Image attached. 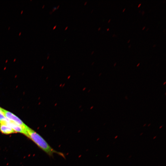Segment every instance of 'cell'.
Instances as JSON below:
<instances>
[{"label":"cell","mask_w":166,"mask_h":166,"mask_svg":"<svg viewBox=\"0 0 166 166\" xmlns=\"http://www.w3.org/2000/svg\"><path fill=\"white\" fill-rule=\"evenodd\" d=\"M10 29V27H8V29L9 30Z\"/></svg>","instance_id":"obj_33"},{"label":"cell","mask_w":166,"mask_h":166,"mask_svg":"<svg viewBox=\"0 0 166 166\" xmlns=\"http://www.w3.org/2000/svg\"><path fill=\"white\" fill-rule=\"evenodd\" d=\"M23 12V10H22V11L21 12V14H22V13Z\"/></svg>","instance_id":"obj_20"},{"label":"cell","mask_w":166,"mask_h":166,"mask_svg":"<svg viewBox=\"0 0 166 166\" xmlns=\"http://www.w3.org/2000/svg\"><path fill=\"white\" fill-rule=\"evenodd\" d=\"M162 126H163V125H161V126H160V127L159 128H160V129L162 127Z\"/></svg>","instance_id":"obj_14"},{"label":"cell","mask_w":166,"mask_h":166,"mask_svg":"<svg viewBox=\"0 0 166 166\" xmlns=\"http://www.w3.org/2000/svg\"><path fill=\"white\" fill-rule=\"evenodd\" d=\"M146 124H145L143 126H144L145 125H146Z\"/></svg>","instance_id":"obj_25"},{"label":"cell","mask_w":166,"mask_h":166,"mask_svg":"<svg viewBox=\"0 0 166 166\" xmlns=\"http://www.w3.org/2000/svg\"><path fill=\"white\" fill-rule=\"evenodd\" d=\"M86 3L87 2H86L85 3V5L86 4Z\"/></svg>","instance_id":"obj_35"},{"label":"cell","mask_w":166,"mask_h":166,"mask_svg":"<svg viewBox=\"0 0 166 166\" xmlns=\"http://www.w3.org/2000/svg\"><path fill=\"white\" fill-rule=\"evenodd\" d=\"M156 45L154 44V45H153V47H155L156 46Z\"/></svg>","instance_id":"obj_9"},{"label":"cell","mask_w":166,"mask_h":166,"mask_svg":"<svg viewBox=\"0 0 166 166\" xmlns=\"http://www.w3.org/2000/svg\"><path fill=\"white\" fill-rule=\"evenodd\" d=\"M165 83H166V82H164V83L163 84V85H164L165 84Z\"/></svg>","instance_id":"obj_34"},{"label":"cell","mask_w":166,"mask_h":166,"mask_svg":"<svg viewBox=\"0 0 166 166\" xmlns=\"http://www.w3.org/2000/svg\"><path fill=\"white\" fill-rule=\"evenodd\" d=\"M140 10L139 11V12H140Z\"/></svg>","instance_id":"obj_36"},{"label":"cell","mask_w":166,"mask_h":166,"mask_svg":"<svg viewBox=\"0 0 166 166\" xmlns=\"http://www.w3.org/2000/svg\"><path fill=\"white\" fill-rule=\"evenodd\" d=\"M0 131L2 133L5 134H9L15 132L11 127L3 123L0 124Z\"/></svg>","instance_id":"obj_4"},{"label":"cell","mask_w":166,"mask_h":166,"mask_svg":"<svg viewBox=\"0 0 166 166\" xmlns=\"http://www.w3.org/2000/svg\"><path fill=\"white\" fill-rule=\"evenodd\" d=\"M100 29H101V28L100 27L98 29V30H100Z\"/></svg>","instance_id":"obj_21"},{"label":"cell","mask_w":166,"mask_h":166,"mask_svg":"<svg viewBox=\"0 0 166 166\" xmlns=\"http://www.w3.org/2000/svg\"><path fill=\"white\" fill-rule=\"evenodd\" d=\"M2 108L0 107V111H1Z\"/></svg>","instance_id":"obj_24"},{"label":"cell","mask_w":166,"mask_h":166,"mask_svg":"<svg viewBox=\"0 0 166 166\" xmlns=\"http://www.w3.org/2000/svg\"><path fill=\"white\" fill-rule=\"evenodd\" d=\"M118 137V136L117 135L115 137H114V139H116Z\"/></svg>","instance_id":"obj_7"},{"label":"cell","mask_w":166,"mask_h":166,"mask_svg":"<svg viewBox=\"0 0 166 166\" xmlns=\"http://www.w3.org/2000/svg\"><path fill=\"white\" fill-rule=\"evenodd\" d=\"M130 39H129V40H128V41L127 43H128V42H130Z\"/></svg>","instance_id":"obj_18"},{"label":"cell","mask_w":166,"mask_h":166,"mask_svg":"<svg viewBox=\"0 0 166 166\" xmlns=\"http://www.w3.org/2000/svg\"><path fill=\"white\" fill-rule=\"evenodd\" d=\"M144 11H142V14L143 15V14L144 13Z\"/></svg>","instance_id":"obj_13"},{"label":"cell","mask_w":166,"mask_h":166,"mask_svg":"<svg viewBox=\"0 0 166 166\" xmlns=\"http://www.w3.org/2000/svg\"><path fill=\"white\" fill-rule=\"evenodd\" d=\"M110 20H111V19H109L108 22L109 23L110 21Z\"/></svg>","instance_id":"obj_16"},{"label":"cell","mask_w":166,"mask_h":166,"mask_svg":"<svg viewBox=\"0 0 166 166\" xmlns=\"http://www.w3.org/2000/svg\"><path fill=\"white\" fill-rule=\"evenodd\" d=\"M143 133L142 132L140 134V135H141L143 134Z\"/></svg>","instance_id":"obj_26"},{"label":"cell","mask_w":166,"mask_h":166,"mask_svg":"<svg viewBox=\"0 0 166 166\" xmlns=\"http://www.w3.org/2000/svg\"><path fill=\"white\" fill-rule=\"evenodd\" d=\"M148 29H149V28H148L147 29V30H146V31H147Z\"/></svg>","instance_id":"obj_31"},{"label":"cell","mask_w":166,"mask_h":166,"mask_svg":"<svg viewBox=\"0 0 166 166\" xmlns=\"http://www.w3.org/2000/svg\"><path fill=\"white\" fill-rule=\"evenodd\" d=\"M125 8H124L123 10V11H122V12H124V10H125Z\"/></svg>","instance_id":"obj_11"},{"label":"cell","mask_w":166,"mask_h":166,"mask_svg":"<svg viewBox=\"0 0 166 166\" xmlns=\"http://www.w3.org/2000/svg\"><path fill=\"white\" fill-rule=\"evenodd\" d=\"M132 156L131 155L129 157V158H131V157Z\"/></svg>","instance_id":"obj_29"},{"label":"cell","mask_w":166,"mask_h":166,"mask_svg":"<svg viewBox=\"0 0 166 166\" xmlns=\"http://www.w3.org/2000/svg\"><path fill=\"white\" fill-rule=\"evenodd\" d=\"M151 124H149L148 125V126H150V125Z\"/></svg>","instance_id":"obj_28"},{"label":"cell","mask_w":166,"mask_h":166,"mask_svg":"<svg viewBox=\"0 0 166 166\" xmlns=\"http://www.w3.org/2000/svg\"><path fill=\"white\" fill-rule=\"evenodd\" d=\"M2 123L8 125L13 129L15 132L22 133L26 136L27 133L26 129L23 128L21 126L10 121L9 119L7 122Z\"/></svg>","instance_id":"obj_3"},{"label":"cell","mask_w":166,"mask_h":166,"mask_svg":"<svg viewBox=\"0 0 166 166\" xmlns=\"http://www.w3.org/2000/svg\"><path fill=\"white\" fill-rule=\"evenodd\" d=\"M109 28L106 29L107 31H108L109 30Z\"/></svg>","instance_id":"obj_17"},{"label":"cell","mask_w":166,"mask_h":166,"mask_svg":"<svg viewBox=\"0 0 166 166\" xmlns=\"http://www.w3.org/2000/svg\"><path fill=\"white\" fill-rule=\"evenodd\" d=\"M1 111L5 116L10 121L21 126L25 129L27 127V126L19 118L12 113L2 108Z\"/></svg>","instance_id":"obj_2"},{"label":"cell","mask_w":166,"mask_h":166,"mask_svg":"<svg viewBox=\"0 0 166 166\" xmlns=\"http://www.w3.org/2000/svg\"><path fill=\"white\" fill-rule=\"evenodd\" d=\"M8 120L5 116L2 113L1 111H0V123L4 122H6Z\"/></svg>","instance_id":"obj_5"},{"label":"cell","mask_w":166,"mask_h":166,"mask_svg":"<svg viewBox=\"0 0 166 166\" xmlns=\"http://www.w3.org/2000/svg\"><path fill=\"white\" fill-rule=\"evenodd\" d=\"M21 32H20V33H19V35H21Z\"/></svg>","instance_id":"obj_22"},{"label":"cell","mask_w":166,"mask_h":166,"mask_svg":"<svg viewBox=\"0 0 166 166\" xmlns=\"http://www.w3.org/2000/svg\"><path fill=\"white\" fill-rule=\"evenodd\" d=\"M44 5L43 6H42V8H44Z\"/></svg>","instance_id":"obj_32"},{"label":"cell","mask_w":166,"mask_h":166,"mask_svg":"<svg viewBox=\"0 0 166 166\" xmlns=\"http://www.w3.org/2000/svg\"><path fill=\"white\" fill-rule=\"evenodd\" d=\"M68 28V27H67L65 29V30H66V29Z\"/></svg>","instance_id":"obj_30"},{"label":"cell","mask_w":166,"mask_h":166,"mask_svg":"<svg viewBox=\"0 0 166 166\" xmlns=\"http://www.w3.org/2000/svg\"><path fill=\"white\" fill-rule=\"evenodd\" d=\"M56 26H55L53 28V29H54L55 28H56Z\"/></svg>","instance_id":"obj_19"},{"label":"cell","mask_w":166,"mask_h":166,"mask_svg":"<svg viewBox=\"0 0 166 166\" xmlns=\"http://www.w3.org/2000/svg\"><path fill=\"white\" fill-rule=\"evenodd\" d=\"M26 136L30 138L41 150L49 157H53V154H56L65 159V154L54 149L46 140L39 134L27 126L26 128Z\"/></svg>","instance_id":"obj_1"},{"label":"cell","mask_w":166,"mask_h":166,"mask_svg":"<svg viewBox=\"0 0 166 166\" xmlns=\"http://www.w3.org/2000/svg\"><path fill=\"white\" fill-rule=\"evenodd\" d=\"M156 137V136H155L153 138V139H155Z\"/></svg>","instance_id":"obj_10"},{"label":"cell","mask_w":166,"mask_h":166,"mask_svg":"<svg viewBox=\"0 0 166 166\" xmlns=\"http://www.w3.org/2000/svg\"><path fill=\"white\" fill-rule=\"evenodd\" d=\"M140 64V63H138V64L136 66L137 67Z\"/></svg>","instance_id":"obj_15"},{"label":"cell","mask_w":166,"mask_h":166,"mask_svg":"<svg viewBox=\"0 0 166 166\" xmlns=\"http://www.w3.org/2000/svg\"><path fill=\"white\" fill-rule=\"evenodd\" d=\"M141 5V3L139 4L138 5V7H139Z\"/></svg>","instance_id":"obj_6"},{"label":"cell","mask_w":166,"mask_h":166,"mask_svg":"<svg viewBox=\"0 0 166 166\" xmlns=\"http://www.w3.org/2000/svg\"><path fill=\"white\" fill-rule=\"evenodd\" d=\"M109 155H108L107 156V157H108L109 156Z\"/></svg>","instance_id":"obj_27"},{"label":"cell","mask_w":166,"mask_h":166,"mask_svg":"<svg viewBox=\"0 0 166 166\" xmlns=\"http://www.w3.org/2000/svg\"><path fill=\"white\" fill-rule=\"evenodd\" d=\"M145 27V26H144L142 28V30H143Z\"/></svg>","instance_id":"obj_8"},{"label":"cell","mask_w":166,"mask_h":166,"mask_svg":"<svg viewBox=\"0 0 166 166\" xmlns=\"http://www.w3.org/2000/svg\"><path fill=\"white\" fill-rule=\"evenodd\" d=\"M117 63L116 62L114 63V66H115V65H116Z\"/></svg>","instance_id":"obj_12"},{"label":"cell","mask_w":166,"mask_h":166,"mask_svg":"<svg viewBox=\"0 0 166 166\" xmlns=\"http://www.w3.org/2000/svg\"><path fill=\"white\" fill-rule=\"evenodd\" d=\"M131 46V45H130L128 46V47H129V48H130V47Z\"/></svg>","instance_id":"obj_23"}]
</instances>
